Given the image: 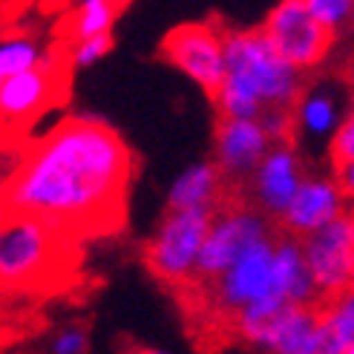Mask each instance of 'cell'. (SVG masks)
Listing matches in <instances>:
<instances>
[{
	"label": "cell",
	"instance_id": "6da1fadb",
	"mask_svg": "<svg viewBox=\"0 0 354 354\" xmlns=\"http://www.w3.org/2000/svg\"><path fill=\"white\" fill-rule=\"evenodd\" d=\"M136 156L124 136L95 115H66L26 138L3 182V214H21L69 239L121 227Z\"/></svg>",
	"mask_w": 354,
	"mask_h": 354
},
{
	"label": "cell",
	"instance_id": "7a4b0ae2",
	"mask_svg": "<svg viewBox=\"0 0 354 354\" xmlns=\"http://www.w3.org/2000/svg\"><path fill=\"white\" fill-rule=\"evenodd\" d=\"M306 84L259 29H225V84L214 104L225 121H257L265 107L294 110Z\"/></svg>",
	"mask_w": 354,
	"mask_h": 354
},
{
	"label": "cell",
	"instance_id": "3957f363",
	"mask_svg": "<svg viewBox=\"0 0 354 354\" xmlns=\"http://www.w3.org/2000/svg\"><path fill=\"white\" fill-rule=\"evenodd\" d=\"M75 239L21 214H3L0 225V282L6 291L52 286L75 259Z\"/></svg>",
	"mask_w": 354,
	"mask_h": 354
},
{
	"label": "cell",
	"instance_id": "277c9868",
	"mask_svg": "<svg viewBox=\"0 0 354 354\" xmlns=\"http://www.w3.org/2000/svg\"><path fill=\"white\" fill-rule=\"evenodd\" d=\"M216 210H167L145 245L147 271L167 286H190Z\"/></svg>",
	"mask_w": 354,
	"mask_h": 354
},
{
	"label": "cell",
	"instance_id": "5b68a950",
	"mask_svg": "<svg viewBox=\"0 0 354 354\" xmlns=\"http://www.w3.org/2000/svg\"><path fill=\"white\" fill-rule=\"evenodd\" d=\"M271 236H277L274 222L265 219L259 210H254L248 202H225L214 216L210 234L199 254L196 277L187 288H205L216 282L248 248Z\"/></svg>",
	"mask_w": 354,
	"mask_h": 354
},
{
	"label": "cell",
	"instance_id": "8992f818",
	"mask_svg": "<svg viewBox=\"0 0 354 354\" xmlns=\"http://www.w3.org/2000/svg\"><path fill=\"white\" fill-rule=\"evenodd\" d=\"M158 58L216 98L225 84V29L216 21L176 24L158 44Z\"/></svg>",
	"mask_w": 354,
	"mask_h": 354
},
{
	"label": "cell",
	"instance_id": "52a82bcc",
	"mask_svg": "<svg viewBox=\"0 0 354 354\" xmlns=\"http://www.w3.org/2000/svg\"><path fill=\"white\" fill-rule=\"evenodd\" d=\"M262 32L268 35L277 55L299 73L323 64L334 44V32L314 21L308 0H282V3H277L262 21Z\"/></svg>",
	"mask_w": 354,
	"mask_h": 354
},
{
	"label": "cell",
	"instance_id": "ba28073f",
	"mask_svg": "<svg viewBox=\"0 0 354 354\" xmlns=\"http://www.w3.org/2000/svg\"><path fill=\"white\" fill-rule=\"evenodd\" d=\"M66 55H46V61L26 75L0 81V118H3L6 138L15 130H24L38 121L52 104H58L61 90L69 75Z\"/></svg>",
	"mask_w": 354,
	"mask_h": 354
},
{
	"label": "cell",
	"instance_id": "9c48e42d",
	"mask_svg": "<svg viewBox=\"0 0 354 354\" xmlns=\"http://www.w3.org/2000/svg\"><path fill=\"white\" fill-rule=\"evenodd\" d=\"M274 251H277V236L262 239L248 248L216 282L205 286L214 311H219L234 323V317L242 314L248 306L271 297L274 294Z\"/></svg>",
	"mask_w": 354,
	"mask_h": 354
},
{
	"label": "cell",
	"instance_id": "30bf717a",
	"mask_svg": "<svg viewBox=\"0 0 354 354\" xmlns=\"http://www.w3.org/2000/svg\"><path fill=\"white\" fill-rule=\"evenodd\" d=\"M299 242H303L308 271L320 294V306L354 288V231L346 216Z\"/></svg>",
	"mask_w": 354,
	"mask_h": 354
},
{
	"label": "cell",
	"instance_id": "8fae6325",
	"mask_svg": "<svg viewBox=\"0 0 354 354\" xmlns=\"http://www.w3.org/2000/svg\"><path fill=\"white\" fill-rule=\"evenodd\" d=\"M303 156H299L291 145H274L268 156L262 158V165L257 173L248 179V205L265 219H271L279 225V219L286 216V210L291 207L294 196L303 187Z\"/></svg>",
	"mask_w": 354,
	"mask_h": 354
},
{
	"label": "cell",
	"instance_id": "7c38bea8",
	"mask_svg": "<svg viewBox=\"0 0 354 354\" xmlns=\"http://www.w3.org/2000/svg\"><path fill=\"white\" fill-rule=\"evenodd\" d=\"M346 98L348 93L340 86L337 78L306 86L294 107V150L297 153H306L314 147L331 150V141L337 136L340 124L351 113V107H346Z\"/></svg>",
	"mask_w": 354,
	"mask_h": 354
},
{
	"label": "cell",
	"instance_id": "4fadbf2b",
	"mask_svg": "<svg viewBox=\"0 0 354 354\" xmlns=\"http://www.w3.org/2000/svg\"><path fill=\"white\" fill-rule=\"evenodd\" d=\"M346 210H348V199L340 190L337 179L334 176L311 173L306 176V182L294 196L291 207L286 210V216L279 219V231L303 239V236L323 231L326 225L343 219Z\"/></svg>",
	"mask_w": 354,
	"mask_h": 354
},
{
	"label": "cell",
	"instance_id": "5bb4252c",
	"mask_svg": "<svg viewBox=\"0 0 354 354\" xmlns=\"http://www.w3.org/2000/svg\"><path fill=\"white\" fill-rule=\"evenodd\" d=\"M214 162L225 173L227 185H248L262 158L274 147L259 121H219L214 136Z\"/></svg>",
	"mask_w": 354,
	"mask_h": 354
},
{
	"label": "cell",
	"instance_id": "9a60e30c",
	"mask_svg": "<svg viewBox=\"0 0 354 354\" xmlns=\"http://www.w3.org/2000/svg\"><path fill=\"white\" fill-rule=\"evenodd\" d=\"M274 297L288 299L294 306H320V294L311 279L303 242L288 234H277L274 251Z\"/></svg>",
	"mask_w": 354,
	"mask_h": 354
},
{
	"label": "cell",
	"instance_id": "2e32d148",
	"mask_svg": "<svg viewBox=\"0 0 354 354\" xmlns=\"http://www.w3.org/2000/svg\"><path fill=\"white\" fill-rule=\"evenodd\" d=\"M227 179L216 162H196L173 179L167 210H219L225 205Z\"/></svg>",
	"mask_w": 354,
	"mask_h": 354
},
{
	"label": "cell",
	"instance_id": "e0dca14e",
	"mask_svg": "<svg viewBox=\"0 0 354 354\" xmlns=\"http://www.w3.org/2000/svg\"><path fill=\"white\" fill-rule=\"evenodd\" d=\"M291 306L294 303H288V299H279V297H265V299H259V303H254V306H248L242 314H236L234 317V334L242 340V343H248V346H254V348H268V343H271V337H274V331H277V326L286 320V314L291 311Z\"/></svg>",
	"mask_w": 354,
	"mask_h": 354
},
{
	"label": "cell",
	"instance_id": "ac0fdd59",
	"mask_svg": "<svg viewBox=\"0 0 354 354\" xmlns=\"http://www.w3.org/2000/svg\"><path fill=\"white\" fill-rule=\"evenodd\" d=\"M320 320H323L320 306H291V311L277 326L265 351L268 354H306Z\"/></svg>",
	"mask_w": 354,
	"mask_h": 354
},
{
	"label": "cell",
	"instance_id": "d6986e66",
	"mask_svg": "<svg viewBox=\"0 0 354 354\" xmlns=\"http://www.w3.org/2000/svg\"><path fill=\"white\" fill-rule=\"evenodd\" d=\"M121 3L113 0H84L78 9L69 15V26H66V38L73 44L101 38V35H113V24L121 15Z\"/></svg>",
	"mask_w": 354,
	"mask_h": 354
},
{
	"label": "cell",
	"instance_id": "ffe728a7",
	"mask_svg": "<svg viewBox=\"0 0 354 354\" xmlns=\"http://www.w3.org/2000/svg\"><path fill=\"white\" fill-rule=\"evenodd\" d=\"M46 61L44 46L32 35H6L0 44V81H9L17 75H26Z\"/></svg>",
	"mask_w": 354,
	"mask_h": 354
},
{
	"label": "cell",
	"instance_id": "44dd1931",
	"mask_svg": "<svg viewBox=\"0 0 354 354\" xmlns=\"http://www.w3.org/2000/svg\"><path fill=\"white\" fill-rule=\"evenodd\" d=\"M320 308H323V320L351 346L354 343V288H348L346 294H340L337 299H331V303Z\"/></svg>",
	"mask_w": 354,
	"mask_h": 354
},
{
	"label": "cell",
	"instance_id": "7402d4cb",
	"mask_svg": "<svg viewBox=\"0 0 354 354\" xmlns=\"http://www.w3.org/2000/svg\"><path fill=\"white\" fill-rule=\"evenodd\" d=\"M271 145H291L294 147V110L286 107H265L257 118Z\"/></svg>",
	"mask_w": 354,
	"mask_h": 354
},
{
	"label": "cell",
	"instance_id": "603a6c76",
	"mask_svg": "<svg viewBox=\"0 0 354 354\" xmlns=\"http://www.w3.org/2000/svg\"><path fill=\"white\" fill-rule=\"evenodd\" d=\"M308 9L314 15V21L320 26H326L328 32H337L354 15L351 0H308Z\"/></svg>",
	"mask_w": 354,
	"mask_h": 354
},
{
	"label": "cell",
	"instance_id": "cb8c5ba5",
	"mask_svg": "<svg viewBox=\"0 0 354 354\" xmlns=\"http://www.w3.org/2000/svg\"><path fill=\"white\" fill-rule=\"evenodd\" d=\"M113 49V35H101V38H90V41H81V44H69V66L73 69H84V66H93L98 64L107 52Z\"/></svg>",
	"mask_w": 354,
	"mask_h": 354
},
{
	"label": "cell",
	"instance_id": "d4e9b609",
	"mask_svg": "<svg viewBox=\"0 0 354 354\" xmlns=\"http://www.w3.org/2000/svg\"><path fill=\"white\" fill-rule=\"evenodd\" d=\"M86 351H90V334L78 323L61 326L49 340V354H86Z\"/></svg>",
	"mask_w": 354,
	"mask_h": 354
},
{
	"label": "cell",
	"instance_id": "484cf974",
	"mask_svg": "<svg viewBox=\"0 0 354 354\" xmlns=\"http://www.w3.org/2000/svg\"><path fill=\"white\" fill-rule=\"evenodd\" d=\"M351 158H354V107H351V113L346 115V121L340 124V130H337V136H334L331 150H328L331 167L346 165V162H351Z\"/></svg>",
	"mask_w": 354,
	"mask_h": 354
},
{
	"label": "cell",
	"instance_id": "4316f807",
	"mask_svg": "<svg viewBox=\"0 0 354 354\" xmlns=\"http://www.w3.org/2000/svg\"><path fill=\"white\" fill-rule=\"evenodd\" d=\"M346 348H348V343L326 320H320V326H317L306 354H346Z\"/></svg>",
	"mask_w": 354,
	"mask_h": 354
},
{
	"label": "cell",
	"instance_id": "83f0119b",
	"mask_svg": "<svg viewBox=\"0 0 354 354\" xmlns=\"http://www.w3.org/2000/svg\"><path fill=\"white\" fill-rule=\"evenodd\" d=\"M334 173V179H337V185H340V190L346 193V199L348 202H354V158L351 162H346V165H337V167H331Z\"/></svg>",
	"mask_w": 354,
	"mask_h": 354
},
{
	"label": "cell",
	"instance_id": "f1b7e54d",
	"mask_svg": "<svg viewBox=\"0 0 354 354\" xmlns=\"http://www.w3.org/2000/svg\"><path fill=\"white\" fill-rule=\"evenodd\" d=\"M346 219L351 225V231H354V202H348V210H346Z\"/></svg>",
	"mask_w": 354,
	"mask_h": 354
},
{
	"label": "cell",
	"instance_id": "f546056e",
	"mask_svg": "<svg viewBox=\"0 0 354 354\" xmlns=\"http://www.w3.org/2000/svg\"><path fill=\"white\" fill-rule=\"evenodd\" d=\"M346 354H354V343H351V346H348V348H346Z\"/></svg>",
	"mask_w": 354,
	"mask_h": 354
}]
</instances>
